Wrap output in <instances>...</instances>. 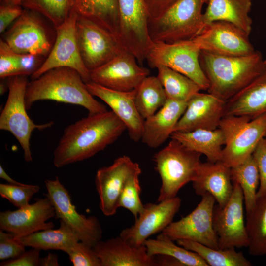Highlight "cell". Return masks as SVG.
Segmentation results:
<instances>
[{"label": "cell", "mask_w": 266, "mask_h": 266, "mask_svg": "<svg viewBox=\"0 0 266 266\" xmlns=\"http://www.w3.org/2000/svg\"><path fill=\"white\" fill-rule=\"evenodd\" d=\"M209 0H178L164 13L149 18L148 32L153 42L174 43L192 40L206 27L202 8Z\"/></svg>", "instance_id": "4"}, {"label": "cell", "mask_w": 266, "mask_h": 266, "mask_svg": "<svg viewBox=\"0 0 266 266\" xmlns=\"http://www.w3.org/2000/svg\"><path fill=\"white\" fill-rule=\"evenodd\" d=\"M75 34L81 59L89 71L103 66L126 50L115 35L83 17H77Z\"/></svg>", "instance_id": "11"}, {"label": "cell", "mask_w": 266, "mask_h": 266, "mask_svg": "<svg viewBox=\"0 0 266 266\" xmlns=\"http://www.w3.org/2000/svg\"><path fill=\"white\" fill-rule=\"evenodd\" d=\"M264 138L265 139V140L266 141V133L264 137Z\"/></svg>", "instance_id": "50"}, {"label": "cell", "mask_w": 266, "mask_h": 266, "mask_svg": "<svg viewBox=\"0 0 266 266\" xmlns=\"http://www.w3.org/2000/svg\"><path fill=\"white\" fill-rule=\"evenodd\" d=\"M92 248L101 266H156L154 257L147 254L144 245L133 246L120 236L105 241L100 240Z\"/></svg>", "instance_id": "24"}, {"label": "cell", "mask_w": 266, "mask_h": 266, "mask_svg": "<svg viewBox=\"0 0 266 266\" xmlns=\"http://www.w3.org/2000/svg\"><path fill=\"white\" fill-rule=\"evenodd\" d=\"M207 4L203 14L206 26L215 21H225L249 35L252 28L249 16L252 0H209Z\"/></svg>", "instance_id": "27"}, {"label": "cell", "mask_w": 266, "mask_h": 266, "mask_svg": "<svg viewBox=\"0 0 266 266\" xmlns=\"http://www.w3.org/2000/svg\"><path fill=\"white\" fill-rule=\"evenodd\" d=\"M150 74L135 57L124 50L103 66L90 71L91 81L117 91H130L137 88Z\"/></svg>", "instance_id": "16"}, {"label": "cell", "mask_w": 266, "mask_h": 266, "mask_svg": "<svg viewBox=\"0 0 266 266\" xmlns=\"http://www.w3.org/2000/svg\"><path fill=\"white\" fill-rule=\"evenodd\" d=\"M171 139L180 142L189 150L204 155L208 161H221L225 137L220 128L213 130L199 129L188 132H174Z\"/></svg>", "instance_id": "28"}, {"label": "cell", "mask_w": 266, "mask_h": 266, "mask_svg": "<svg viewBox=\"0 0 266 266\" xmlns=\"http://www.w3.org/2000/svg\"><path fill=\"white\" fill-rule=\"evenodd\" d=\"M156 68L157 77L164 87L167 99L188 102L202 90L194 80L175 70L164 66Z\"/></svg>", "instance_id": "34"}, {"label": "cell", "mask_w": 266, "mask_h": 266, "mask_svg": "<svg viewBox=\"0 0 266 266\" xmlns=\"http://www.w3.org/2000/svg\"><path fill=\"white\" fill-rule=\"evenodd\" d=\"M178 0H144L149 18L154 19L164 13Z\"/></svg>", "instance_id": "46"}, {"label": "cell", "mask_w": 266, "mask_h": 266, "mask_svg": "<svg viewBox=\"0 0 266 266\" xmlns=\"http://www.w3.org/2000/svg\"><path fill=\"white\" fill-rule=\"evenodd\" d=\"M25 246L12 233L0 230V260L15 258L25 251Z\"/></svg>", "instance_id": "42"}, {"label": "cell", "mask_w": 266, "mask_h": 266, "mask_svg": "<svg viewBox=\"0 0 266 266\" xmlns=\"http://www.w3.org/2000/svg\"><path fill=\"white\" fill-rule=\"evenodd\" d=\"M159 202L144 204L133 225L123 229L119 236L131 245L139 247L151 235L162 232L173 221L181 206V200L176 197Z\"/></svg>", "instance_id": "17"}, {"label": "cell", "mask_w": 266, "mask_h": 266, "mask_svg": "<svg viewBox=\"0 0 266 266\" xmlns=\"http://www.w3.org/2000/svg\"><path fill=\"white\" fill-rule=\"evenodd\" d=\"M233 191L226 204L213 210V227L219 249L248 247L249 238L244 222V198L239 184L233 182Z\"/></svg>", "instance_id": "14"}, {"label": "cell", "mask_w": 266, "mask_h": 266, "mask_svg": "<svg viewBox=\"0 0 266 266\" xmlns=\"http://www.w3.org/2000/svg\"><path fill=\"white\" fill-rule=\"evenodd\" d=\"M246 227L249 253L255 256L266 255V193L257 198L254 207L246 213Z\"/></svg>", "instance_id": "31"}, {"label": "cell", "mask_w": 266, "mask_h": 266, "mask_svg": "<svg viewBox=\"0 0 266 266\" xmlns=\"http://www.w3.org/2000/svg\"><path fill=\"white\" fill-rule=\"evenodd\" d=\"M41 250L32 248L25 251L18 257L2 261L0 266H40V253Z\"/></svg>", "instance_id": "44"}, {"label": "cell", "mask_w": 266, "mask_h": 266, "mask_svg": "<svg viewBox=\"0 0 266 266\" xmlns=\"http://www.w3.org/2000/svg\"><path fill=\"white\" fill-rule=\"evenodd\" d=\"M54 217V207L46 197L17 210L0 212V229L20 238L53 228L54 223L47 221Z\"/></svg>", "instance_id": "19"}, {"label": "cell", "mask_w": 266, "mask_h": 266, "mask_svg": "<svg viewBox=\"0 0 266 266\" xmlns=\"http://www.w3.org/2000/svg\"><path fill=\"white\" fill-rule=\"evenodd\" d=\"M188 102L167 99L155 113L145 119L141 140L152 148L163 144L174 132Z\"/></svg>", "instance_id": "23"}, {"label": "cell", "mask_w": 266, "mask_h": 266, "mask_svg": "<svg viewBox=\"0 0 266 266\" xmlns=\"http://www.w3.org/2000/svg\"><path fill=\"white\" fill-rule=\"evenodd\" d=\"M89 92L103 100L125 125L130 138L137 142L142 137L144 120L135 103L136 89L130 91L112 90L92 81L85 83Z\"/></svg>", "instance_id": "22"}, {"label": "cell", "mask_w": 266, "mask_h": 266, "mask_svg": "<svg viewBox=\"0 0 266 266\" xmlns=\"http://www.w3.org/2000/svg\"><path fill=\"white\" fill-rule=\"evenodd\" d=\"M225 104L226 101L209 93L196 94L188 101L174 132L213 130L218 128L224 116Z\"/></svg>", "instance_id": "21"}, {"label": "cell", "mask_w": 266, "mask_h": 266, "mask_svg": "<svg viewBox=\"0 0 266 266\" xmlns=\"http://www.w3.org/2000/svg\"><path fill=\"white\" fill-rule=\"evenodd\" d=\"M141 169L137 163L127 156L116 159L108 166L98 170L95 177L96 189L99 196V206L107 216L115 214L119 208L121 193L127 178Z\"/></svg>", "instance_id": "20"}, {"label": "cell", "mask_w": 266, "mask_h": 266, "mask_svg": "<svg viewBox=\"0 0 266 266\" xmlns=\"http://www.w3.org/2000/svg\"><path fill=\"white\" fill-rule=\"evenodd\" d=\"M140 169L132 173L127 179L120 196L118 206L130 211L136 219L144 207L140 198L141 187L139 176Z\"/></svg>", "instance_id": "38"}, {"label": "cell", "mask_w": 266, "mask_h": 266, "mask_svg": "<svg viewBox=\"0 0 266 266\" xmlns=\"http://www.w3.org/2000/svg\"><path fill=\"white\" fill-rule=\"evenodd\" d=\"M176 241L178 245L198 254L208 266H251L252 265L241 252H237L234 248L216 249L188 240L180 239Z\"/></svg>", "instance_id": "32"}, {"label": "cell", "mask_w": 266, "mask_h": 266, "mask_svg": "<svg viewBox=\"0 0 266 266\" xmlns=\"http://www.w3.org/2000/svg\"><path fill=\"white\" fill-rule=\"evenodd\" d=\"M252 156L259 174V186L257 198L266 193V141L263 138L257 145Z\"/></svg>", "instance_id": "43"}, {"label": "cell", "mask_w": 266, "mask_h": 266, "mask_svg": "<svg viewBox=\"0 0 266 266\" xmlns=\"http://www.w3.org/2000/svg\"><path fill=\"white\" fill-rule=\"evenodd\" d=\"M199 59L208 81V92L226 102L266 70V61L257 51L243 56L200 51Z\"/></svg>", "instance_id": "2"}, {"label": "cell", "mask_w": 266, "mask_h": 266, "mask_svg": "<svg viewBox=\"0 0 266 266\" xmlns=\"http://www.w3.org/2000/svg\"><path fill=\"white\" fill-rule=\"evenodd\" d=\"M29 81L27 76L17 75L7 78L8 94L0 115V129L9 132L16 138L27 162L32 161L30 138L32 132L51 127L53 122L36 124L29 117L25 104V94Z\"/></svg>", "instance_id": "7"}, {"label": "cell", "mask_w": 266, "mask_h": 266, "mask_svg": "<svg viewBox=\"0 0 266 266\" xmlns=\"http://www.w3.org/2000/svg\"><path fill=\"white\" fill-rule=\"evenodd\" d=\"M192 40L200 51L218 55L243 56L255 51L249 35L225 21H215L206 25Z\"/></svg>", "instance_id": "18"}, {"label": "cell", "mask_w": 266, "mask_h": 266, "mask_svg": "<svg viewBox=\"0 0 266 266\" xmlns=\"http://www.w3.org/2000/svg\"><path fill=\"white\" fill-rule=\"evenodd\" d=\"M19 238L26 247L44 250H59L65 253L80 241L73 231L62 220L57 229L41 230Z\"/></svg>", "instance_id": "30"}, {"label": "cell", "mask_w": 266, "mask_h": 266, "mask_svg": "<svg viewBox=\"0 0 266 266\" xmlns=\"http://www.w3.org/2000/svg\"><path fill=\"white\" fill-rule=\"evenodd\" d=\"M22 0H0L1 4L19 5H20Z\"/></svg>", "instance_id": "49"}, {"label": "cell", "mask_w": 266, "mask_h": 266, "mask_svg": "<svg viewBox=\"0 0 266 266\" xmlns=\"http://www.w3.org/2000/svg\"><path fill=\"white\" fill-rule=\"evenodd\" d=\"M45 195L51 201L55 217L66 224L76 233L79 241L91 247L101 240L102 230L98 218L80 214L72 203L71 196L58 177L46 179Z\"/></svg>", "instance_id": "12"}, {"label": "cell", "mask_w": 266, "mask_h": 266, "mask_svg": "<svg viewBox=\"0 0 266 266\" xmlns=\"http://www.w3.org/2000/svg\"><path fill=\"white\" fill-rule=\"evenodd\" d=\"M20 5L46 18L55 28L66 21L71 11V0H22Z\"/></svg>", "instance_id": "37"}, {"label": "cell", "mask_w": 266, "mask_h": 266, "mask_svg": "<svg viewBox=\"0 0 266 266\" xmlns=\"http://www.w3.org/2000/svg\"><path fill=\"white\" fill-rule=\"evenodd\" d=\"M192 182L197 195L202 196L210 194L221 207L228 202L233 191L230 167L221 161L201 163Z\"/></svg>", "instance_id": "25"}, {"label": "cell", "mask_w": 266, "mask_h": 266, "mask_svg": "<svg viewBox=\"0 0 266 266\" xmlns=\"http://www.w3.org/2000/svg\"><path fill=\"white\" fill-rule=\"evenodd\" d=\"M34 11L24 9L22 14L5 33L2 39L15 52L46 58L56 38L50 28Z\"/></svg>", "instance_id": "9"}, {"label": "cell", "mask_w": 266, "mask_h": 266, "mask_svg": "<svg viewBox=\"0 0 266 266\" xmlns=\"http://www.w3.org/2000/svg\"><path fill=\"white\" fill-rule=\"evenodd\" d=\"M74 266H101L92 247L79 241L66 252Z\"/></svg>", "instance_id": "40"}, {"label": "cell", "mask_w": 266, "mask_h": 266, "mask_svg": "<svg viewBox=\"0 0 266 266\" xmlns=\"http://www.w3.org/2000/svg\"><path fill=\"white\" fill-rule=\"evenodd\" d=\"M0 178L5 180L10 184L18 185L24 184L23 183L19 182L13 179L11 177H10L4 170L1 165H0Z\"/></svg>", "instance_id": "48"}, {"label": "cell", "mask_w": 266, "mask_h": 266, "mask_svg": "<svg viewBox=\"0 0 266 266\" xmlns=\"http://www.w3.org/2000/svg\"><path fill=\"white\" fill-rule=\"evenodd\" d=\"M167 99L164 87L157 76L146 77L136 88L135 103L144 120L160 109Z\"/></svg>", "instance_id": "33"}, {"label": "cell", "mask_w": 266, "mask_h": 266, "mask_svg": "<svg viewBox=\"0 0 266 266\" xmlns=\"http://www.w3.org/2000/svg\"><path fill=\"white\" fill-rule=\"evenodd\" d=\"M201 197V201L193 211L179 220L172 221L161 233L173 241L188 240L219 249L213 222L216 200L208 193Z\"/></svg>", "instance_id": "13"}, {"label": "cell", "mask_w": 266, "mask_h": 266, "mask_svg": "<svg viewBox=\"0 0 266 266\" xmlns=\"http://www.w3.org/2000/svg\"><path fill=\"white\" fill-rule=\"evenodd\" d=\"M24 9L19 5L1 4L0 6V33L4 32L13 21L23 13Z\"/></svg>", "instance_id": "45"}, {"label": "cell", "mask_w": 266, "mask_h": 266, "mask_svg": "<svg viewBox=\"0 0 266 266\" xmlns=\"http://www.w3.org/2000/svg\"><path fill=\"white\" fill-rule=\"evenodd\" d=\"M125 130V125L111 110L89 114L65 129L53 153V164L60 168L90 158Z\"/></svg>", "instance_id": "1"}, {"label": "cell", "mask_w": 266, "mask_h": 266, "mask_svg": "<svg viewBox=\"0 0 266 266\" xmlns=\"http://www.w3.org/2000/svg\"><path fill=\"white\" fill-rule=\"evenodd\" d=\"M143 245L151 257L163 255L172 257L184 266H208L205 261L196 253L177 245L174 241L162 233L156 239H147Z\"/></svg>", "instance_id": "36"}, {"label": "cell", "mask_w": 266, "mask_h": 266, "mask_svg": "<svg viewBox=\"0 0 266 266\" xmlns=\"http://www.w3.org/2000/svg\"><path fill=\"white\" fill-rule=\"evenodd\" d=\"M201 155L174 139L154 155L155 169L162 181L158 202L177 197L182 187L194 181L202 163Z\"/></svg>", "instance_id": "5"}, {"label": "cell", "mask_w": 266, "mask_h": 266, "mask_svg": "<svg viewBox=\"0 0 266 266\" xmlns=\"http://www.w3.org/2000/svg\"><path fill=\"white\" fill-rule=\"evenodd\" d=\"M77 17L71 10L66 21L55 28L56 38L53 47L41 66L31 76L32 79L52 68L67 67L76 70L85 83L91 81L90 71L82 61L76 38Z\"/></svg>", "instance_id": "15"}, {"label": "cell", "mask_w": 266, "mask_h": 266, "mask_svg": "<svg viewBox=\"0 0 266 266\" xmlns=\"http://www.w3.org/2000/svg\"><path fill=\"white\" fill-rule=\"evenodd\" d=\"M20 75L18 53L14 52L1 38L0 40V77L5 79Z\"/></svg>", "instance_id": "41"}, {"label": "cell", "mask_w": 266, "mask_h": 266, "mask_svg": "<svg viewBox=\"0 0 266 266\" xmlns=\"http://www.w3.org/2000/svg\"><path fill=\"white\" fill-rule=\"evenodd\" d=\"M41 100L79 105L87 109L89 114L108 111L89 92L80 74L67 67L52 68L28 82L25 94L27 110Z\"/></svg>", "instance_id": "3"}, {"label": "cell", "mask_w": 266, "mask_h": 266, "mask_svg": "<svg viewBox=\"0 0 266 266\" xmlns=\"http://www.w3.org/2000/svg\"><path fill=\"white\" fill-rule=\"evenodd\" d=\"M71 10L78 16L96 23L116 36L119 24L118 0H71Z\"/></svg>", "instance_id": "29"}, {"label": "cell", "mask_w": 266, "mask_h": 266, "mask_svg": "<svg viewBox=\"0 0 266 266\" xmlns=\"http://www.w3.org/2000/svg\"><path fill=\"white\" fill-rule=\"evenodd\" d=\"M118 10L116 38L142 65L154 43L148 34L149 17L144 0H118Z\"/></svg>", "instance_id": "8"}, {"label": "cell", "mask_w": 266, "mask_h": 266, "mask_svg": "<svg viewBox=\"0 0 266 266\" xmlns=\"http://www.w3.org/2000/svg\"><path fill=\"white\" fill-rule=\"evenodd\" d=\"M219 128L225 137L221 162L229 167L251 156L266 133V113L251 119L245 116H224Z\"/></svg>", "instance_id": "6"}, {"label": "cell", "mask_w": 266, "mask_h": 266, "mask_svg": "<svg viewBox=\"0 0 266 266\" xmlns=\"http://www.w3.org/2000/svg\"><path fill=\"white\" fill-rule=\"evenodd\" d=\"M265 113L266 70L226 102L224 116L252 119Z\"/></svg>", "instance_id": "26"}, {"label": "cell", "mask_w": 266, "mask_h": 266, "mask_svg": "<svg viewBox=\"0 0 266 266\" xmlns=\"http://www.w3.org/2000/svg\"><path fill=\"white\" fill-rule=\"evenodd\" d=\"M40 190L36 185L0 184V195L18 208L29 204L32 197Z\"/></svg>", "instance_id": "39"}, {"label": "cell", "mask_w": 266, "mask_h": 266, "mask_svg": "<svg viewBox=\"0 0 266 266\" xmlns=\"http://www.w3.org/2000/svg\"><path fill=\"white\" fill-rule=\"evenodd\" d=\"M200 50L192 40L174 43L154 42L146 61L151 68L164 66L191 78L207 90L209 83L200 63Z\"/></svg>", "instance_id": "10"}, {"label": "cell", "mask_w": 266, "mask_h": 266, "mask_svg": "<svg viewBox=\"0 0 266 266\" xmlns=\"http://www.w3.org/2000/svg\"><path fill=\"white\" fill-rule=\"evenodd\" d=\"M230 171L232 182L237 183L242 189L248 213L255 205L259 186V171L252 155L241 164L230 167Z\"/></svg>", "instance_id": "35"}, {"label": "cell", "mask_w": 266, "mask_h": 266, "mask_svg": "<svg viewBox=\"0 0 266 266\" xmlns=\"http://www.w3.org/2000/svg\"><path fill=\"white\" fill-rule=\"evenodd\" d=\"M40 266H58V256L57 255L51 253L43 258H40Z\"/></svg>", "instance_id": "47"}]
</instances>
